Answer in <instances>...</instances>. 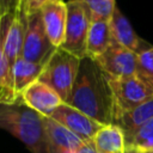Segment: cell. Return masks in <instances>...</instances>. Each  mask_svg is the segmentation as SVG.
Returning <instances> with one entry per match:
<instances>
[{"instance_id": "7402d4cb", "label": "cell", "mask_w": 153, "mask_h": 153, "mask_svg": "<svg viewBox=\"0 0 153 153\" xmlns=\"http://www.w3.org/2000/svg\"><path fill=\"white\" fill-rule=\"evenodd\" d=\"M50 1H55V0H23L18 12L22 14L29 16L35 12H38L45 4Z\"/></svg>"}, {"instance_id": "7c38bea8", "label": "cell", "mask_w": 153, "mask_h": 153, "mask_svg": "<svg viewBox=\"0 0 153 153\" xmlns=\"http://www.w3.org/2000/svg\"><path fill=\"white\" fill-rule=\"evenodd\" d=\"M44 128L49 153H75L85 142L50 117H44Z\"/></svg>"}, {"instance_id": "ac0fdd59", "label": "cell", "mask_w": 153, "mask_h": 153, "mask_svg": "<svg viewBox=\"0 0 153 153\" xmlns=\"http://www.w3.org/2000/svg\"><path fill=\"white\" fill-rule=\"evenodd\" d=\"M44 65L26 61L22 56L17 60L12 68V79H13V87L16 91V94L20 96V93L32 82L39 79L42 72H43Z\"/></svg>"}, {"instance_id": "30bf717a", "label": "cell", "mask_w": 153, "mask_h": 153, "mask_svg": "<svg viewBox=\"0 0 153 153\" xmlns=\"http://www.w3.org/2000/svg\"><path fill=\"white\" fill-rule=\"evenodd\" d=\"M42 22L50 43L55 48H61L65 41L67 24V2L55 0L45 4L41 10Z\"/></svg>"}, {"instance_id": "484cf974", "label": "cell", "mask_w": 153, "mask_h": 153, "mask_svg": "<svg viewBox=\"0 0 153 153\" xmlns=\"http://www.w3.org/2000/svg\"><path fill=\"white\" fill-rule=\"evenodd\" d=\"M126 153H131V152H130V151H129V149L127 148V151H126Z\"/></svg>"}, {"instance_id": "52a82bcc", "label": "cell", "mask_w": 153, "mask_h": 153, "mask_svg": "<svg viewBox=\"0 0 153 153\" xmlns=\"http://www.w3.org/2000/svg\"><path fill=\"white\" fill-rule=\"evenodd\" d=\"M109 79H120L136 75L137 54L111 41L103 55L94 60Z\"/></svg>"}, {"instance_id": "7a4b0ae2", "label": "cell", "mask_w": 153, "mask_h": 153, "mask_svg": "<svg viewBox=\"0 0 153 153\" xmlns=\"http://www.w3.org/2000/svg\"><path fill=\"white\" fill-rule=\"evenodd\" d=\"M0 129L20 140L31 153H49L44 117L20 99L13 104L0 103Z\"/></svg>"}, {"instance_id": "d6986e66", "label": "cell", "mask_w": 153, "mask_h": 153, "mask_svg": "<svg viewBox=\"0 0 153 153\" xmlns=\"http://www.w3.org/2000/svg\"><path fill=\"white\" fill-rule=\"evenodd\" d=\"M126 142L129 149L153 151V118L141 126Z\"/></svg>"}, {"instance_id": "e0dca14e", "label": "cell", "mask_w": 153, "mask_h": 153, "mask_svg": "<svg viewBox=\"0 0 153 153\" xmlns=\"http://www.w3.org/2000/svg\"><path fill=\"white\" fill-rule=\"evenodd\" d=\"M151 118H153V97L133 110L121 115L115 120L114 124H117L123 130L127 140Z\"/></svg>"}, {"instance_id": "cb8c5ba5", "label": "cell", "mask_w": 153, "mask_h": 153, "mask_svg": "<svg viewBox=\"0 0 153 153\" xmlns=\"http://www.w3.org/2000/svg\"><path fill=\"white\" fill-rule=\"evenodd\" d=\"M75 153H97V149H96V146L93 143V141H85Z\"/></svg>"}, {"instance_id": "3957f363", "label": "cell", "mask_w": 153, "mask_h": 153, "mask_svg": "<svg viewBox=\"0 0 153 153\" xmlns=\"http://www.w3.org/2000/svg\"><path fill=\"white\" fill-rule=\"evenodd\" d=\"M80 63L81 59L72 55L62 48H56L44 65L38 80L54 88L63 103H67L78 76Z\"/></svg>"}, {"instance_id": "5b68a950", "label": "cell", "mask_w": 153, "mask_h": 153, "mask_svg": "<svg viewBox=\"0 0 153 153\" xmlns=\"http://www.w3.org/2000/svg\"><path fill=\"white\" fill-rule=\"evenodd\" d=\"M90 23L91 19L88 11L81 1H67L66 33L61 48L81 60L86 57V41Z\"/></svg>"}, {"instance_id": "8992f818", "label": "cell", "mask_w": 153, "mask_h": 153, "mask_svg": "<svg viewBox=\"0 0 153 153\" xmlns=\"http://www.w3.org/2000/svg\"><path fill=\"white\" fill-rule=\"evenodd\" d=\"M25 16V14H24ZM56 48L50 43L41 12L25 16V33L22 48V57L26 61L45 65Z\"/></svg>"}, {"instance_id": "5bb4252c", "label": "cell", "mask_w": 153, "mask_h": 153, "mask_svg": "<svg viewBox=\"0 0 153 153\" xmlns=\"http://www.w3.org/2000/svg\"><path fill=\"white\" fill-rule=\"evenodd\" d=\"M111 41L109 20H91L86 41V56L92 60H97L105 53Z\"/></svg>"}, {"instance_id": "d4e9b609", "label": "cell", "mask_w": 153, "mask_h": 153, "mask_svg": "<svg viewBox=\"0 0 153 153\" xmlns=\"http://www.w3.org/2000/svg\"><path fill=\"white\" fill-rule=\"evenodd\" d=\"M129 149V148H128ZM131 153H153V151H134V149H129Z\"/></svg>"}, {"instance_id": "8fae6325", "label": "cell", "mask_w": 153, "mask_h": 153, "mask_svg": "<svg viewBox=\"0 0 153 153\" xmlns=\"http://www.w3.org/2000/svg\"><path fill=\"white\" fill-rule=\"evenodd\" d=\"M109 24H110V32L112 41L131 50L133 53L139 54L142 50L151 47V44H148L136 35L127 17L117 7L112 13Z\"/></svg>"}, {"instance_id": "6da1fadb", "label": "cell", "mask_w": 153, "mask_h": 153, "mask_svg": "<svg viewBox=\"0 0 153 153\" xmlns=\"http://www.w3.org/2000/svg\"><path fill=\"white\" fill-rule=\"evenodd\" d=\"M67 104L102 124L114 123V103L109 79L94 60L87 56L81 60Z\"/></svg>"}, {"instance_id": "ba28073f", "label": "cell", "mask_w": 153, "mask_h": 153, "mask_svg": "<svg viewBox=\"0 0 153 153\" xmlns=\"http://www.w3.org/2000/svg\"><path fill=\"white\" fill-rule=\"evenodd\" d=\"M50 118L62 124L65 128L71 130L84 141H91L98 133V130L103 126H105L67 103H62L54 111Z\"/></svg>"}, {"instance_id": "9c48e42d", "label": "cell", "mask_w": 153, "mask_h": 153, "mask_svg": "<svg viewBox=\"0 0 153 153\" xmlns=\"http://www.w3.org/2000/svg\"><path fill=\"white\" fill-rule=\"evenodd\" d=\"M19 99L31 110L43 117H50L63 103L57 92L41 80L29 85L19 96Z\"/></svg>"}, {"instance_id": "277c9868", "label": "cell", "mask_w": 153, "mask_h": 153, "mask_svg": "<svg viewBox=\"0 0 153 153\" xmlns=\"http://www.w3.org/2000/svg\"><path fill=\"white\" fill-rule=\"evenodd\" d=\"M109 79V78H108ZM114 103V122L121 115L133 110L153 97V88L137 75L109 79Z\"/></svg>"}, {"instance_id": "2e32d148", "label": "cell", "mask_w": 153, "mask_h": 153, "mask_svg": "<svg viewBox=\"0 0 153 153\" xmlns=\"http://www.w3.org/2000/svg\"><path fill=\"white\" fill-rule=\"evenodd\" d=\"M25 33V16L22 13H16L12 18V22L8 26L6 38H5V55L10 63L11 71L17 62V60L22 56V48Z\"/></svg>"}, {"instance_id": "ffe728a7", "label": "cell", "mask_w": 153, "mask_h": 153, "mask_svg": "<svg viewBox=\"0 0 153 153\" xmlns=\"http://www.w3.org/2000/svg\"><path fill=\"white\" fill-rule=\"evenodd\" d=\"M79 1H81L86 6L91 20H96V19L110 20L116 8V0H79Z\"/></svg>"}, {"instance_id": "603a6c76", "label": "cell", "mask_w": 153, "mask_h": 153, "mask_svg": "<svg viewBox=\"0 0 153 153\" xmlns=\"http://www.w3.org/2000/svg\"><path fill=\"white\" fill-rule=\"evenodd\" d=\"M23 0H0V20L10 14H16L19 11Z\"/></svg>"}, {"instance_id": "9a60e30c", "label": "cell", "mask_w": 153, "mask_h": 153, "mask_svg": "<svg viewBox=\"0 0 153 153\" xmlns=\"http://www.w3.org/2000/svg\"><path fill=\"white\" fill-rule=\"evenodd\" d=\"M97 153H126L127 142L123 130L117 124H105L92 139Z\"/></svg>"}, {"instance_id": "44dd1931", "label": "cell", "mask_w": 153, "mask_h": 153, "mask_svg": "<svg viewBox=\"0 0 153 153\" xmlns=\"http://www.w3.org/2000/svg\"><path fill=\"white\" fill-rule=\"evenodd\" d=\"M136 75L153 88V45L137 54Z\"/></svg>"}, {"instance_id": "4fadbf2b", "label": "cell", "mask_w": 153, "mask_h": 153, "mask_svg": "<svg viewBox=\"0 0 153 153\" xmlns=\"http://www.w3.org/2000/svg\"><path fill=\"white\" fill-rule=\"evenodd\" d=\"M14 14H10L0 20V103L13 104L19 100L13 87L12 71L5 55V38L8 26Z\"/></svg>"}]
</instances>
